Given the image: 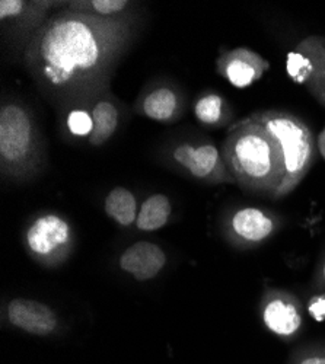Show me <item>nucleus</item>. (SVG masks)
<instances>
[{
    "instance_id": "f257e3e1",
    "label": "nucleus",
    "mask_w": 325,
    "mask_h": 364,
    "mask_svg": "<svg viewBox=\"0 0 325 364\" xmlns=\"http://www.w3.org/2000/svg\"><path fill=\"white\" fill-rule=\"evenodd\" d=\"M122 43L123 28L115 21L65 11L38 29L26 58L46 83L69 87L101 75Z\"/></svg>"
},
{
    "instance_id": "f03ea898",
    "label": "nucleus",
    "mask_w": 325,
    "mask_h": 364,
    "mask_svg": "<svg viewBox=\"0 0 325 364\" xmlns=\"http://www.w3.org/2000/svg\"><path fill=\"white\" fill-rule=\"evenodd\" d=\"M222 158L243 190L270 198L289 194L282 143L262 124L257 112L230 124Z\"/></svg>"
},
{
    "instance_id": "7ed1b4c3",
    "label": "nucleus",
    "mask_w": 325,
    "mask_h": 364,
    "mask_svg": "<svg viewBox=\"0 0 325 364\" xmlns=\"http://www.w3.org/2000/svg\"><path fill=\"white\" fill-rule=\"evenodd\" d=\"M262 124L282 143L290 194L305 179L316 159V144L312 132L301 118L286 111L269 109L257 112Z\"/></svg>"
},
{
    "instance_id": "20e7f679",
    "label": "nucleus",
    "mask_w": 325,
    "mask_h": 364,
    "mask_svg": "<svg viewBox=\"0 0 325 364\" xmlns=\"http://www.w3.org/2000/svg\"><path fill=\"white\" fill-rule=\"evenodd\" d=\"M34 129L29 114L16 104H6L0 111V156L4 168L19 169L31 159Z\"/></svg>"
},
{
    "instance_id": "39448f33",
    "label": "nucleus",
    "mask_w": 325,
    "mask_h": 364,
    "mask_svg": "<svg viewBox=\"0 0 325 364\" xmlns=\"http://www.w3.org/2000/svg\"><path fill=\"white\" fill-rule=\"evenodd\" d=\"M172 158L194 178H216V181L235 182L222 158V154L213 143H203L197 147L183 143L174 149Z\"/></svg>"
},
{
    "instance_id": "423d86ee",
    "label": "nucleus",
    "mask_w": 325,
    "mask_h": 364,
    "mask_svg": "<svg viewBox=\"0 0 325 364\" xmlns=\"http://www.w3.org/2000/svg\"><path fill=\"white\" fill-rule=\"evenodd\" d=\"M270 69V63L248 48H235L218 60V72L235 87H248Z\"/></svg>"
},
{
    "instance_id": "0eeeda50",
    "label": "nucleus",
    "mask_w": 325,
    "mask_h": 364,
    "mask_svg": "<svg viewBox=\"0 0 325 364\" xmlns=\"http://www.w3.org/2000/svg\"><path fill=\"white\" fill-rule=\"evenodd\" d=\"M70 239V226L57 215H44L28 229L26 242L34 254L47 257L63 248Z\"/></svg>"
},
{
    "instance_id": "6e6552de",
    "label": "nucleus",
    "mask_w": 325,
    "mask_h": 364,
    "mask_svg": "<svg viewBox=\"0 0 325 364\" xmlns=\"http://www.w3.org/2000/svg\"><path fill=\"white\" fill-rule=\"evenodd\" d=\"M9 322L34 336H48L57 326L54 312L44 303L14 299L8 306Z\"/></svg>"
},
{
    "instance_id": "1a4fd4ad",
    "label": "nucleus",
    "mask_w": 325,
    "mask_h": 364,
    "mask_svg": "<svg viewBox=\"0 0 325 364\" xmlns=\"http://www.w3.org/2000/svg\"><path fill=\"white\" fill-rule=\"evenodd\" d=\"M165 262L166 257L164 251L151 242H137L126 250L120 259L122 268L140 282L158 276Z\"/></svg>"
},
{
    "instance_id": "9d476101",
    "label": "nucleus",
    "mask_w": 325,
    "mask_h": 364,
    "mask_svg": "<svg viewBox=\"0 0 325 364\" xmlns=\"http://www.w3.org/2000/svg\"><path fill=\"white\" fill-rule=\"evenodd\" d=\"M230 226L236 235L248 242L264 240L275 230L273 219L265 211L254 207L236 211L232 218Z\"/></svg>"
},
{
    "instance_id": "9b49d317",
    "label": "nucleus",
    "mask_w": 325,
    "mask_h": 364,
    "mask_svg": "<svg viewBox=\"0 0 325 364\" xmlns=\"http://www.w3.org/2000/svg\"><path fill=\"white\" fill-rule=\"evenodd\" d=\"M262 318L273 332L279 336H292L302 323V316L294 303L284 297H275L267 301Z\"/></svg>"
},
{
    "instance_id": "f8f14e48",
    "label": "nucleus",
    "mask_w": 325,
    "mask_h": 364,
    "mask_svg": "<svg viewBox=\"0 0 325 364\" xmlns=\"http://www.w3.org/2000/svg\"><path fill=\"white\" fill-rule=\"evenodd\" d=\"M297 50L311 58L314 73L305 86L314 98L325 107V38L308 37L298 44Z\"/></svg>"
},
{
    "instance_id": "ddd939ff",
    "label": "nucleus",
    "mask_w": 325,
    "mask_h": 364,
    "mask_svg": "<svg viewBox=\"0 0 325 364\" xmlns=\"http://www.w3.org/2000/svg\"><path fill=\"white\" fill-rule=\"evenodd\" d=\"M171 216V201L164 194H155L147 198L137 215V228L152 232L164 228Z\"/></svg>"
},
{
    "instance_id": "4468645a",
    "label": "nucleus",
    "mask_w": 325,
    "mask_h": 364,
    "mask_svg": "<svg viewBox=\"0 0 325 364\" xmlns=\"http://www.w3.org/2000/svg\"><path fill=\"white\" fill-rule=\"evenodd\" d=\"M105 211L117 223H120L122 226H130L136 220V198L129 190L117 187L111 190L105 198Z\"/></svg>"
},
{
    "instance_id": "2eb2a0df",
    "label": "nucleus",
    "mask_w": 325,
    "mask_h": 364,
    "mask_svg": "<svg viewBox=\"0 0 325 364\" xmlns=\"http://www.w3.org/2000/svg\"><path fill=\"white\" fill-rule=\"evenodd\" d=\"M179 109V98L169 87H156L143 101L142 111L155 121L171 119Z\"/></svg>"
},
{
    "instance_id": "dca6fc26",
    "label": "nucleus",
    "mask_w": 325,
    "mask_h": 364,
    "mask_svg": "<svg viewBox=\"0 0 325 364\" xmlns=\"http://www.w3.org/2000/svg\"><path fill=\"white\" fill-rule=\"evenodd\" d=\"M94 130L90 136V141L94 146L104 144L117 130L118 111L108 101H100L92 109Z\"/></svg>"
},
{
    "instance_id": "f3484780",
    "label": "nucleus",
    "mask_w": 325,
    "mask_h": 364,
    "mask_svg": "<svg viewBox=\"0 0 325 364\" xmlns=\"http://www.w3.org/2000/svg\"><path fill=\"white\" fill-rule=\"evenodd\" d=\"M228 109L223 98L216 94L201 97L194 105V115L203 124L218 126L223 124Z\"/></svg>"
},
{
    "instance_id": "a211bd4d",
    "label": "nucleus",
    "mask_w": 325,
    "mask_h": 364,
    "mask_svg": "<svg viewBox=\"0 0 325 364\" xmlns=\"http://www.w3.org/2000/svg\"><path fill=\"white\" fill-rule=\"evenodd\" d=\"M286 72L294 83L307 85L314 73L311 58L299 50L290 51L286 57Z\"/></svg>"
},
{
    "instance_id": "6ab92c4d",
    "label": "nucleus",
    "mask_w": 325,
    "mask_h": 364,
    "mask_svg": "<svg viewBox=\"0 0 325 364\" xmlns=\"http://www.w3.org/2000/svg\"><path fill=\"white\" fill-rule=\"evenodd\" d=\"M68 127L73 136H79V137L91 136L94 130L92 115L87 114L83 109H75L68 117Z\"/></svg>"
},
{
    "instance_id": "aec40b11",
    "label": "nucleus",
    "mask_w": 325,
    "mask_h": 364,
    "mask_svg": "<svg viewBox=\"0 0 325 364\" xmlns=\"http://www.w3.org/2000/svg\"><path fill=\"white\" fill-rule=\"evenodd\" d=\"M126 0H92L90 8L94 9L97 15L101 16H111L123 12L127 8Z\"/></svg>"
},
{
    "instance_id": "412c9836",
    "label": "nucleus",
    "mask_w": 325,
    "mask_h": 364,
    "mask_svg": "<svg viewBox=\"0 0 325 364\" xmlns=\"http://www.w3.org/2000/svg\"><path fill=\"white\" fill-rule=\"evenodd\" d=\"M23 2L21 0H2L0 2V19L5 21L8 18H14L21 15L23 11Z\"/></svg>"
},
{
    "instance_id": "4be33fe9",
    "label": "nucleus",
    "mask_w": 325,
    "mask_h": 364,
    "mask_svg": "<svg viewBox=\"0 0 325 364\" xmlns=\"http://www.w3.org/2000/svg\"><path fill=\"white\" fill-rule=\"evenodd\" d=\"M309 315L321 322L325 319V296H315L311 299L309 301V306H308Z\"/></svg>"
},
{
    "instance_id": "5701e85b",
    "label": "nucleus",
    "mask_w": 325,
    "mask_h": 364,
    "mask_svg": "<svg viewBox=\"0 0 325 364\" xmlns=\"http://www.w3.org/2000/svg\"><path fill=\"white\" fill-rule=\"evenodd\" d=\"M318 149H319V151H321V155L324 156V159H325V127H324V130L321 132V134H319V137H318Z\"/></svg>"
},
{
    "instance_id": "b1692460",
    "label": "nucleus",
    "mask_w": 325,
    "mask_h": 364,
    "mask_svg": "<svg viewBox=\"0 0 325 364\" xmlns=\"http://www.w3.org/2000/svg\"><path fill=\"white\" fill-rule=\"evenodd\" d=\"M301 364H325V357H311L302 361Z\"/></svg>"
},
{
    "instance_id": "393cba45",
    "label": "nucleus",
    "mask_w": 325,
    "mask_h": 364,
    "mask_svg": "<svg viewBox=\"0 0 325 364\" xmlns=\"http://www.w3.org/2000/svg\"><path fill=\"white\" fill-rule=\"evenodd\" d=\"M322 276H324V282H325V265H324V271H322Z\"/></svg>"
}]
</instances>
